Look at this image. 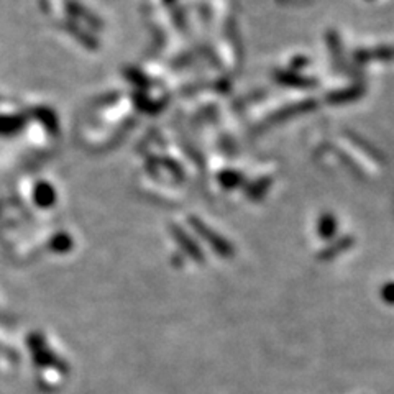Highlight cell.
<instances>
[{
    "label": "cell",
    "mask_w": 394,
    "mask_h": 394,
    "mask_svg": "<svg viewBox=\"0 0 394 394\" xmlns=\"http://www.w3.org/2000/svg\"><path fill=\"white\" fill-rule=\"evenodd\" d=\"M335 229H337V225H335V219L332 217V215H325V217H322V220H320V234L324 235V239H330L335 234Z\"/></svg>",
    "instance_id": "cell-1"
},
{
    "label": "cell",
    "mask_w": 394,
    "mask_h": 394,
    "mask_svg": "<svg viewBox=\"0 0 394 394\" xmlns=\"http://www.w3.org/2000/svg\"><path fill=\"white\" fill-rule=\"evenodd\" d=\"M383 299H385L386 302L394 304V283H390V285H386L383 288Z\"/></svg>",
    "instance_id": "cell-3"
},
{
    "label": "cell",
    "mask_w": 394,
    "mask_h": 394,
    "mask_svg": "<svg viewBox=\"0 0 394 394\" xmlns=\"http://www.w3.org/2000/svg\"><path fill=\"white\" fill-rule=\"evenodd\" d=\"M355 97H359V91H356V89L349 91V94H335V96L330 97V101L341 102V101H346V99H355Z\"/></svg>",
    "instance_id": "cell-2"
}]
</instances>
